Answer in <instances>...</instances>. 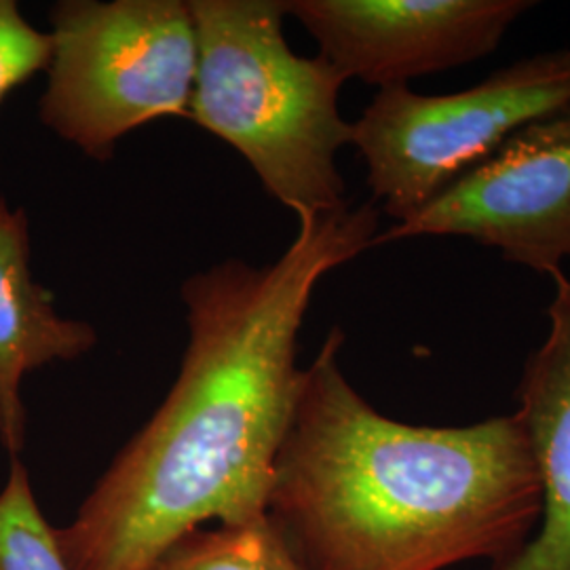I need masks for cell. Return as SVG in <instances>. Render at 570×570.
I'll return each mask as SVG.
<instances>
[{"instance_id":"1","label":"cell","mask_w":570,"mask_h":570,"mask_svg":"<svg viewBox=\"0 0 570 570\" xmlns=\"http://www.w3.org/2000/svg\"><path fill=\"white\" fill-rule=\"evenodd\" d=\"M273 265L226 261L183 285L188 346L161 407L72 522V570H150L186 534L266 518L275 461L303 383L298 332L322 277L374 245L372 204L298 218Z\"/></svg>"},{"instance_id":"2","label":"cell","mask_w":570,"mask_h":570,"mask_svg":"<svg viewBox=\"0 0 570 570\" xmlns=\"http://www.w3.org/2000/svg\"><path fill=\"white\" fill-rule=\"evenodd\" d=\"M332 327L275 461L266 520L305 570H503L541 522L518 412L465 428L407 425L346 381Z\"/></svg>"},{"instance_id":"3","label":"cell","mask_w":570,"mask_h":570,"mask_svg":"<svg viewBox=\"0 0 570 570\" xmlns=\"http://www.w3.org/2000/svg\"><path fill=\"white\" fill-rule=\"evenodd\" d=\"M199 47L188 117L237 148L266 193L298 218L348 205L336 153L351 144L341 117L345 77L322 56H296L284 2H188Z\"/></svg>"},{"instance_id":"4","label":"cell","mask_w":570,"mask_h":570,"mask_svg":"<svg viewBox=\"0 0 570 570\" xmlns=\"http://www.w3.org/2000/svg\"><path fill=\"white\" fill-rule=\"evenodd\" d=\"M41 121L108 161L125 134L190 110L199 47L183 0H61Z\"/></svg>"},{"instance_id":"5","label":"cell","mask_w":570,"mask_h":570,"mask_svg":"<svg viewBox=\"0 0 570 570\" xmlns=\"http://www.w3.org/2000/svg\"><path fill=\"white\" fill-rule=\"evenodd\" d=\"M570 104V49L513 61L469 89L423 96L383 87L351 122V144L383 212L404 223L524 125Z\"/></svg>"},{"instance_id":"6","label":"cell","mask_w":570,"mask_h":570,"mask_svg":"<svg viewBox=\"0 0 570 570\" xmlns=\"http://www.w3.org/2000/svg\"><path fill=\"white\" fill-rule=\"evenodd\" d=\"M412 237H468L513 265L553 275L570 258V104L511 134L435 202L379 233L374 245Z\"/></svg>"},{"instance_id":"7","label":"cell","mask_w":570,"mask_h":570,"mask_svg":"<svg viewBox=\"0 0 570 570\" xmlns=\"http://www.w3.org/2000/svg\"><path fill=\"white\" fill-rule=\"evenodd\" d=\"M346 81L407 85L490 56L532 0H289Z\"/></svg>"},{"instance_id":"8","label":"cell","mask_w":570,"mask_h":570,"mask_svg":"<svg viewBox=\"0 0 570 570\" xmlns=\"http://www.w3.org/2000/svg\"><path fill=\"white\" fill-rule=\"evenodd\" d=\"M546 341L518 383V414L529 431L543 511L534 537L503 570H570V279L553 273Z\"/></svg>"},{"instance_id":"9","label":"cell","mask_w":570,"mask_h":570,"mask_svg":"<svg viewBox=\"0 0 570 570\" xmlns=\"http://www.w3.org/2000/svg\"><path fill=\"white\" fill-rule=\"evenodd\" d=\"M96 343V330L60 317L51 292L35 282L26 212L0 199V442L11 459L26 446L23 376L77 360Z\"/></svg>"},{"instance_id":"10","label":"cell","mask_w":570,"mask_h":570,"mask_svg":"<svg viewBox=\"0 0 570 570\" xmlns=\"http://www.w3.org/2000/svg\"><path fill=\"white\" fill-rule=\"evenodd\" d=\"M150 570H305L263 518L244 527L199 529L165 551Z\"/></svg>"},{"instance_id":"11","label":"cell","mask_w":570,"mask_h":570,"mask_svg":"<svg viewBox=\"0 0 570 570\" xmlns=\"http://www.w3.org/2000/svg\"><path fill=\"white\" fill-rule=\"evenodd\" d=\"M0 570H72L61 553L58 529L42 515L20 459H11L0 490Z\"/></svg>"},{"instance_id":"12","label":"cell","mask_w":570,"mask_h":570,"mask_svg":"<svg viewBox=\"0 0 570 570\" xmlns=\"http://www.w3.org/2000/svg\"><path fill=\"white\" fill-rule=\"evenodd\" d=\"M51 37L23 20L18 2L0 0V102L21 82L47 70Z\"/></svg>"}]
</instances>
